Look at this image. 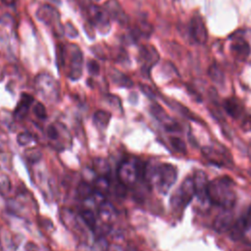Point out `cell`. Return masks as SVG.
Returning <instances> with one entry per match:
<instances>
[{
    "mask_svg": "<svg viewBox=\"0 0 251 251\" xmlns=\"http://www.w3.org/2000/svg\"><path fill=\"white\" fill-rule=\"evenodd\" d=\"M208 200L224 210L231 209L236 201V193L233 182L228 177H221L209 182Z\"/></svg>",
    "mask_w": 251,
    "mask_h": 251,
    "instance_id": "cell-1",
    "label": "cell"
},
{
    "mask_svg": "<svg viewBox=\"0 0 251 251\" xmlns=\"http://www.w3.org/2000/svg\"><path fill=\"white\" fill-rule=\"evenodd\" d=\"M146 176H148V181L155 186L156 189L163 194H166L178 178V171L175 166L171 164H160L146 170Z\"/></svg>",
    "mask_w": 251,
    "mask_h": 251,
    "instance_id": "cell-2",
    "label": "cell"
},
{
    "mask_svg": "<svg viewBox=\"0 0 251 251\" xmlns=\"http://www.w3.org/2000/svg\"><path fill=\"white\" fill-rule=\"evenodd\" d=\"M145 172L146 169H143L139 160H126L121 164L118 176L123 186H133Z\"/></svg>",
    "mask_w": 251,
    "mask_h": 251,
    "instance_id": "cell-3",
    "label": "cell"
},
{
    "mask_svg": "<svg viewBox=\"0 0 251 251\" xmlns=\"http://www.w3.org/2000/svg\"><path fill=\"white\" fill-rule=\"evenodd\" d=\"M83 8H84L87 11L90 24L92 26H95L101 34H107L110 31V16L108 15L105 9L100 8L92 4L91 2Z\"/></svg>",
    "mask_w": 251,
    "mask_h": 251,
    "instance_id": "cell-4",
    "label": "cell"
},
{
    "mask_svg": "<svg viewBox=\"0 0 251 251\" xmlns=\"http://www.w3.org/2000/svg\"><path fill=\"white\" fill-rule=\"evenodd\" d=\"M195 195V189H194V183L192 177H188L184 180L182 183L179 190L177 193L172 197V203L174 207L176 208H184L187 206L192 197Z\"/></svg>",
    "mask_w": 251,
    "mask_h": 251,
    "instance_id": "cell-5",
    "label": "cell"
},
{
    "mask_svg": "<svg viewBox=\"0 0 251 251\" xmlns=\"http://www.w3.org/2000/svg\"><path fill=\"white\" fill-rule=\"evenodd\" d=\"M37 17L43 24L52 27L60 35L63 32V28L60 25V15L56 9L49 5H43L37 11Z\"/></svg>",
    "mask_w": 251,
    "mask_h": 251,
    "instance_id": "cell-6",
    "label": "cell"
},
{
    "mask_svg": "<svg viewBox=\"0 0 251 251\" xmlns=\"http://www.w3.org/2000/svg\"><path fill=\"white\" fill-rule=\"evenodd\" d=\"M37 87L39 91L44 96L46 99H56L58 97L59 88L56 82L52 77L42 74L37 78Z\"/></svg>",
    "mask_w": 251,
    "mask_h": 251,
    "instance_id": "cell-7",
    "label": "cell"
},
{
    "mask_svg": "<svg viewBox=\"0 0 251 251\" xmlns=\"http://www.w3.org/2000/svg\"><path fill=\"white\" fill-rule=\"evenodd\" d=\"M68 51L70 54V71L68 76L71 80L77 81L83 74V53L80 48L74 44H70Z\"/></svg>",
    "mask_w": 251,
    "mask_h": 251,
    "instance_id": "cell-8",
    "label": "cell"
},
{
    "mask_svg": "<svg viewBox=\"0 0 251 251\" xmlns=\"http://www.w3.org/2000/svg\"><path fill=\"white\" fill-rule=\"evenodd\" d=\"M190 35L199 44H204L207 42L208 34L206 26L203 19L198 15L193 16L190 21Z\"/></svg>",
    "mask_w": 251,
    "mask_h": 251,
    "instance_id": "cell-9",
    "label": "cell"
},
{
    "mask_svg": "<svg viewBox=\"0 0 251 251\" xmlns=\"http://www.w3.org/2000/svg\"><path fill=\"white\" fill-rule=\"evenodd\" d=\"M193 178V183H194V189H195V195L197 196V198L200 201H207L208 200V195H207V191H208V185L209 182L207 180V176L206 174L201 171L198 170L194 173Z\"/></svg>",
    "mask_w": 251,
    "mask_h": 251,
    "instance_id": "cell-10",
    "label": "cell"
},
{
    "mask_svg": "<svg viewBox=\"0 0 251 251\" xmlns=\"http://www.w3.org/2000/svg\"><path fill=\"white\" fill-rule=\"evenodd\" d=\"M104 9L108 13V15L115 21H117L120 25L127 26V24L129 23V18L126 15L125 11L123 10L117 0H108L105 3Z\"/></svg>",
    "mask_w": 251,
    "mask_h": 251,
    "instance_id": "cell-11",
    "label": "cell"
},
{
    "mask_svg": "<svg viewBox=\"0 0 251 251\" xmlns=\"http://www.w3.org/2000/svg\"><path fill=\"white\" fill-rule=\"evenodd\" d=\"M141 59L144 63V66H143V70L146 71V72H149L150 68L152 66H154L157 61L159 60V55H158V52L155 50L154 47L152 46H144L142 49H141Z\"/></svg>",
    "mask_w": 251,
    "mask_h": 251,
    "instance_id": "cell-12",
    "label": "cell"
},
{
    "mask_svg": "<svg viewBox=\"0 0 251 251\" xmlns=\"http://www.w3.org/2000/svg\"><path fill=\"white\" fill-rule=\"evenodd\" d=\"M230 49L235 58L241 61L246 60L250 54V45L243 39H234L231 42Z\"/></svg>",
    "mask_w": 251,
    "mask_h": 251,
    "instance_id": "cell-13",
    "label": "cell"
},
{
    "mask_svg": "<svg viewBox=\"0 0 251 251\" xmlns=\"http://www.w3.org/2000/svg\"><path fill=\"white\" fill-rule=\"evenodd\" d=\"M34 102V98L32 95L30 94H27V93H23L22 94V97H21V100L16 108V111H15V116L18 118V119H24L28 112H29V108L31 106V104Z\"/></svg>",
    "mask_w": 251,
    "mask_h": 251,
    "instance_id": "cell-14",
    "label": "cell"
},
{
    "mask_svg": "<svg viewBox=\"0 0 251 251\" xmlns=\"http://www.w3.org/2000/svg\"><path fill=\"white\" fill-rule=\"evenodd\" d=\"M224 108L226 112L232 118H238L243 110L241 104L234 98L226 99L224 102Z\"/></svg>",
    "mask_w": 251,
    "mask_h": 251,
    "instance_id": "cell-15",
    "label": "cell"
},
{
    "mask_svg": "<svg viewBox=\"0 0 251 251\" xmlns=\"http://www.w3.org/2000/svg\"><path fill=\"white\" fill-rule=\"evenodd\" d=\"M110 119H111V114L103 110L97 111L93 116V122L95 126L100 129H104L107 127Z\"/></svg>",
    "mask_w": 251,
    "mask_h": 251,
    "instance_id": "cell-16",
    "label": "cell"
},
{
    "mask_svg": "<svg viewBox=\"0 0 251 251\" xmlns=\"http://www.w3.org/2000/svg\"><path fill=\"white\" fill-rule=\"evenodd\" d=\"M98 214L100 216V219L103 222L112 221L114 219V209H113L112 205L109 204V203L102 202L99 206Z\"/></svg>",
    "mask_w": 251,
    "mask_h": 251,
    "instance_id": "cell-17",
    "label": "cell"
},
{
    "mask_svg": "<svg viewBox=\"0 0 251 251\" xmlns=\"http://www.w3.org/2000/svg\"><path fill=\"white\" fill-rule=\"evenodd\" d=\"M112 79H113V82H115L119 85H122L125 87L133 86V82L127 76H125L124 74L120 73L117 70L112 71Z\"/></svg>",
    "mask_w": 251,
    "mask_h": 251,
    "instance_id": "cell-18",
    "label": "cell"
},
{
    "mask_svg": "<svg viewBox=\"0 0 251 251\" xmlns=\"http://www.w3.org/2000/svg\"><path fill=\"white\" fill-rule=\"evenodd\" d=\"M208 75H209L210 79L217 84H222L225 81V75H224L222 69L218 65H212L209 68Z\"/></svg>",
    "mask_w": 251,
    "mask_h": 251,
    "instance_id": "cell-19",
    "label": "cell"
},
{
    "mask_svg": "<svg viewBox=\"0 0 251 251\" xmlns=\"http://www.w3.org/2000/svg\"><path fill=\"white\" fill-rule=\"evenodd\" d=\"M81 216H82V219H83L84 223L88 228H90L91 230L95 229V227H96V217L94 216L92 211H90V210H84L81 213Z\"/></svg>",
    "mask_w": 251,
    "mask_h": 251,
    "instance_id": "cell-20",
    "label": "cell"
},
{
    "mask_svg": "<svg viewBox=\"0 0 251 251\" xmlns=\"http://www.w3.org/2000/svg\"><path fill=\"white\" fill-rule=\"evenodd\" d=\"M230 215H229L228 213L226 214H222L219 215V217L217 218L216 222H215V227L218 230H226L228 228V225L230 224Z\"/></svg>",
    "mask_w": 251,
    "mask_h": 251,
    "instance_id": "cell-21",
    "label": "cell"
},
{
    "mask_svg": "<svg viewBox=\"0 0 251 251\" xmlns=\"http://www.w3.org/2000/svg\"><path fill=\"white\" fill-rule=\"evenodd\" d=\"M92 194H93V192H92V189L89 187V185H87L85 183H83V184H81L79 186V188H78V196L80 198H82L83 200L89 198L90 196H92Z\"/></svg>",
    "mask_w": 251,
    "mask_h": 251,
    "instance_id": "cell-22",
    "label": "cell"
},
{
    "mask_svg": "<svg viewBox=\"0 0 251 251\" xmlns=\"http://www.w3.org/2000/svg\"><path fill=\"white\" fill-rule=\"evenodd\" d=\"M94 165H95L94 166L95 170L98 172V174L103 175V177H105L104 175L109 172V165H108V163L105 160L98 159V160H96L94 162Z\"/></svg>",
    "mask_w": 251,
    "mask_h": 251,
    "instance_id": "cell-23",
    "label": "cell"
},
{
    "mask_svg": "<svg viewBox=\"0 0 251 251\" xmlns=\"http://www.w3.org/2000/svg\"><path fill=\"white\" fill-rule=\"evenodd\" d=\"M171 145L179 152H183V153L187 152V146H186V144L184 143L183 140H181L179 138H172L171 139Z\"/></svg>",
    "mask_w": 251,
    "mask_h": 251,
    "instance_id": "cell-24",
    "label": "cell"
},
{
    "mask_svg": "<svg viewBox=\"0 0 251 251\" xmlns=\"http://www.w3.org/2000/svg\"><path fill=\"white\" fill-rule=\"evenodd\" d=\"M34 112L35 114L37 115V117H39L40 119H45L46 116H47V113H46V109L45 107L43 106L42 103L39 102L36 104L35 108H34Z\"/></svg>",
    "mask_w": 251,
    "mask_h": 251,
    "instance_id": "cell-25",
    "label": "cell"
},
{
    "mask_svg": "<svg viewBox=\"0 0 251 251\" xmlns=\"http://www.w3.org/2000/svg\"><path fill=\"white\" fill-rule=\"evenodd\" d=\"M87 69H88V72H89L90 75L96 76V75L99 74L100 67H99V64L95 60H90L87 63Z\"/></svg>",
    "mask_w": 251,
    "mask_h": 251,
    "instance_id": "cell-26",
    "label": "cell"
},
{
    "mask_svg": "<svg viewBox=\"0 0 251 251\" xmlns=\"http://www.w3.org/2000/svg\"><path fill=\"white\" fill-rule=\"evenodd\" d=\"M32 140H33L32 136H31L30 134H28V133H22V134H20V135L18 136V139H17L18 144H19L20 146H23L29 145V144L32 142Z\"/></svg>",
    "mask_w": 251,
    "mask_h": 251,
    "instance_id": "cell-27",
    "label": "cell"
},
{
    "mask_svg": "<svg viewBox=\"0 0 251 251\" xmlns=\"http://www.w3.org/2000/svg\"><path fill=\"white\" fill-rule=\"evenodd\" d=\"M65 32L66 34L70 37V38H75L78 36V31L77 29L71 24V23H68L66 26H65Z\"/></svg>",
    "mask_w": 251,
    "mask_h": 251,
    "instance_id": "cell-28",
    "label": "cell"
},
{
    "mask_svg": "<svg viewBox=\"0 0 251 251\" xmlns=\"http://www.w3.org/2000/svg\"><path fill=\"white\" fill-rule=\"evenodd\" d=\"M47 136L51 140H57L58 139L59 134H58V131L54 127V126H49L48 129H47Z\"/></svg>",
    "mask_w": 251,
    "mask_h": 251,
    "instance_id": "cell-29",
    "label": "cell"
},
{
    "mask_svg": "<svg viewBox=\"0 0 251 251\" xmlns=\"http://www.w3.org/2000/svg\"><path fill=\"white\" fill-rule=\"evenodd\" d=\"M141 88H142V90H143L146 95H148V96H150V97H152V96H153V93H152L151 89H150L147 85H144V84H142V85H141Z\"/></svg>",
    "mask_w": 251,
    "mask_h": 251,
    "instance_id": "cell-30",
    "label": "cell"
},
{
    "mask_svg": "<svg viewBox=\"0 0 251 251\" xmlns=\"http://www.w3.org/2000/svg\"><path fill=\"white\" fill-rule=\"evenodd\" d=\"M38 248H37V245L33 242H29L27 243L26 245V251H37Z\"/></svg>",
    "mask_w": 251,
    "mask_h": 251,
    "instance_id": "cell-31",
    "label": "cell"
},
{
    "mask_svg": "<svg viewBox=\"0 0 251 251\" xmlns=\"http://www.w3.org/2000/svg\"><path fill=\"white\" fill-rule=\"evenodd\" d=\"M1 1L6 5H13L17 2V0H1Z\"/></svg>",
    "mask_w": 251,
    "mask_h": 251,
    "instance_id": "cell-32",
    "label": "cell"
},
{
    "mask_svg": "<svg viewBox=\"0 0 251 251\" xmlns=\"http://www.w3.org/2000/svg\"><path fill=\"white\" fill-rule=\"evenodd\" d=\"M250 174H251V171H250Z\"/></svg>",
    "mask_w": 251,
    "mask_h": 251,
    "instance_id": "cell-33",
    "label": "cell"
}]
</instances>
